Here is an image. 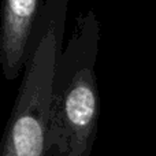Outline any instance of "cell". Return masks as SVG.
I'll return each mask as SVG.
<instances>
[{"label":"cell","instance_id":"6da1fadb","mask_svg":"<svg viewBox=\"0 0 156 156\" xmlns=\"http://www.w3.org/2000/svg\"><path fill=\"white\" fill-rule=\"evenodd\" d=\"M100 22L89 10L77 18L56 63L48 123L49 156H90L97 137L100 99L94 73Z\"/></svg>","mask_w":156,"mask_h":156},{"label":"cell","instance_id":"7a4b0ae2","mask_svg":"<svg viewBox=\"0 0 156 156\" xmlns=\"http://www.w3.org/2000/svg\"><path fill=\"white\" fill-rule=\"evenodd\" d=\"M69 0H43L0 156H49L52 83L62 54Z\"/></svg>","mask_w":156,"mask_h":156},{"label":"cell","instance_id":"3957f363","mask_svg":"<svg viewBox=\"0 0 156 156\" xmlns=\"http://www.w3.org/2000/svg\"><path fill=\"white\" fill-rule=\"evenodd\" d=\"M41 8V0H3L0 65L5 80H15L25 69L30 40Z\"/></svg>","mask_w":156,"mask_h":156}]
</instances>
